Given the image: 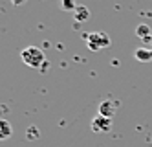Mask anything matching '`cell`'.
<instances>
[{
  "mask_svg": "<svg viewBox=\"0 0 152 147\" xmlns=\"http://www.w3.org/2000/svg\"><path fill=\"white\" fill-rule=\"evenodd\" d=\"M20 59L24 61V64H28L29 68H40L44 64L46 57H44V52L37 46H28L20 52Z\"/></svg>",
  "mask_w": 152,
  "mask_h": 147,
  "instance_id": "6da1fadb",
  "label": "cell"
},
{
  "mask_svg": "<svg viewBox=\"0 0 152 147\" xmlns=\"http://www.w3.org/2000/svg\"><path fill=\"white\" fill-rule=\"evenodd\" d=\"M86 46L92 52H97L101 48H108L110 46V37L104 31H94L90 35H86Z\"/></svg>",
  "mask_w": 152,
  "mask_h": 147,
  "instance_id": "7a4b0ae2",
  "label": "cell"
},
{
  "mask_svg": "<svg viewBox=\"0 0 152 147\" xmlns=\"http://www.w3.org/2000/svg\"><path fill=\"white\" fill-rule=\"evenodd\" d=\"M112 129V120L110 118H104L101 114H97L92 120V131L94 132H108Z\"/></svg>",
  "mask_w": 152,
  "mask_h": 147,
  "instance_id": "3957f363",
  "label": "cell"
},
{
  "mask_svg": "<svg viewBox=\"0 0 152 147\" xmlns=\"http://www.w3.org/2000/svg\"><path fill=\"white\" fill-rule=\"evenodd\" d=\"M117 107H119L117 101L104 99V101H101V103H99V114H101V116H104V118H110V120H112V116L115 114Z\"/></svg>",
  "mask_w": 152,
  "mask_h": 147,
  "instance_id": "277c9868",
  "label": "cell"
},
{
  "mask_svg": "<svg viewBox=\"0 0 152 147\" xmlns=\"http://www.w3.org/2000/svg\"><path fill=\"white\" fill-rule=\"evenodd\" d=\"M134 57L139 63H150L152 61V48H137L134 52Z\"/></svg>",
  "mask_w": 152,
  "mask_h": 147,
  "instance_id": "5b68a950",
  "label": "cell"
},
{
  "mask_svg": "<svg viewBox=\"0 0 152 147\" xmlns=\"http://www.w3.org/2000/svg\"><path fill=\"white\" fill-rule=\"evenodd\" d=\"M73 18L77 20V22H84V20H88L90 18V9L86 7V6H77L73 11Z\"/></svg>",
  "mask_w": 152,
  "mask_h": 147,
  "instance_id": "8992f818",
  "label": "cell"
},
{
  "mask_svg": "<svg viewBox=\"0 0 152 147\" xmlns=\"http://www.w3.org/2000/svg\"><path fill=\"white\" fill-rule=\"evenodd\" d=\"M136 35L139 37V39H148V37H152V33H150V26L148 24H139L137 28H136Z\"/></svg>",
  "mask_w": 152,
  "mask_h": 147,
  "instance_id": "52a82bcc",
  "label": "cell"
},
{
  "mask_svg": "<svg viewBox=\"0 0 152 147\" xmlns=\"http://www.w3.org/2000/svg\"><path fill=\"white\" fill-rule=\"evenodd\" d=\"M11 136V125H9L7 120H0V138L6 140Z\"/></svg>",
  "mask_w": 152,
  "mask_h": 147,
  "instance_id": "ba28073f",
  "label": "cell"
},
{
  "mask_svg": "<svg viewBox=\"0 0 152 147\" xmlns=\"http://www.w3.org/2000/svg\"><path fill=\"white\" fill-rule=\"evenodd\" d=\"M61 6H62V9H66V11H75V7H77L75 0H61Z\"/></svg>",
  "mask_w": 152,
  "mask_h": 147,
  "instance_id": "9c48e42d",
  "label": "cell"
},
{
  "mask_svg": "<svg viewBox=\"0 0 152 147\" xmlns=\"http://www.w3.org/2000/svg\"><path fill=\"white\" fill-rule=\"evenodd\" d=\"M37 127H31V129H28V138H35L37 136Z\"/></svg>",
  "mask_w": 152,
  "mask_h": 147,
  "instance_id": "30bf717a",
  "label": "cell"
},
{
  "mask_svg": "<svg viewBox=\"0 0 152 147\" xmlns=\"http://www.w3.org/2000/svg\"><path fill=\"white\" fill-rule=\"evenodd\" d=\"M24 2H26V0H11V4H13V6H22Z\"/></svg>",
  "mask_w": 152,
  "mask_h": 147,
  "instance_id": "8fae6325",
  "label": "cell"
}]
</instances>
